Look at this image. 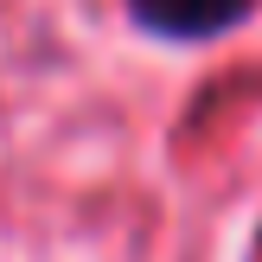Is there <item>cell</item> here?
Segmentation results:
<instances>
[{"label":"cell","instance_id":"1","mask_svg":"<svg viewBox=\"0 0 262 262\" xmlns=\"http://www.w3.org/2000/svg\"><path fill=\"white\" fill-rule=\"evenodd\" d=\"M128 19L147 38H166V45H205V38L237 32L256 13V0H122Z\"/></svg>","mask_w":262,"mask_h":262}]
</instances>
